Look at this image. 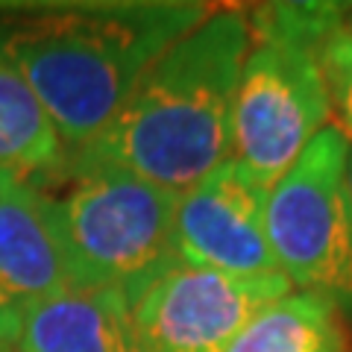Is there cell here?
<instances>
[{"label": "cell", "mask_w": 352, "mask_h": 352, "mask_svg": "<svg viewBox=\"0 0 352 352\" xmlns=\"http://www.w3.org/2000/svg\"><path fill=\"white\" fill-rule=\"evenodd\" d=\"M349 141L329 124L267 194V241L282 276L352 323Z\"/></svg>", "instance_id": "4"}, {"label": "cell", "mask_w": 352, "mask_h": 352, "mask_svg": "<svg viewBox=\"0 0 352 352\" xmlns=\"http://www.w3.org/2000/svg\"><path fill=\"white\" fill-rule=\"evenodd\" d=\"M71 188L50 197L76 291H118L132 305L176 264L179 194L124 170L62 176Z\"/></svg>", "instance_id": "3"}, {"label": "cell", "mask_w": 352, "mask_h": 352, "mask_svg": "<svg viewBox=\"0 0 352 352\" xmlns=\"http://www.w3.org/2000/svg\"><path fill=\"white\" fill-rule=\"evenodd\" d=\"M223 352H352V329L329 302L291 291L264 305Z\"/></svg>", "instance_id": "11"}, {"label": "cell", "mask_w": 352, "mask_h": 352, "mask_svg": "<svg viewBox=\"0 0 352 352\" xmlns=\"http://www.w3.org/2000/svg\"><path fill=\"white\" fill-rule=\"evenodd\" d=\"M212 12L194 0H0V59L24 76L74 153Z\"/></svg>", "instance_id": "1"}, {"label": "cell", "mask_w": 352, "mask_h": 352, "mask_svg": "<svg viewBox=\"0 0 352 352\" xmlns=\"http://www.w3.org/2000/svg\"><path fill=\"white\" fill-rule=\"evenodd\" d=\"M76 291L50 194L0 170V335L32 302Z\"/></svg>", "instance_id": "8"}, {"label": "cell", "mask_w": 352, "mask_h": 352, "mask_svg": "<svg viewBox=\"0 0 352 352\" xmlns=\"http://www.w3.org/2000/svg\"><path fill=\"white\" fill-rule=\"evenodd\" d=\"M267 188L235 159L179 194L176 258L229 276H282L267 241Z\"/></svg>", "instance_id": "7"}, {"label": "cell", "mask_w": 352, "mask_h": 352, "mask_svg": "<svg viewBox=\"0 0 352 352\" xmlns=\"http://www.w3.org/2000/svg\"><path fill=\"white\" fill-rule=\"evenodd\" d=\"M252 47L244 9H214L144 71L62 176L124 170L185 194L232 159V106Z\"/></svg>", "instance_id": "2"}, {"label": "cell", "mask_w": 352, "mask_h": 352, "mask_svg": "<svg viewBox=\"0 0 352 352\" xmlns=\"http://www.w3.org/2000/svg\"><path fill=\"white\" fill-rule=\"evenodd\" d=\"M285 276H229L176 264L132 302L144 352H223L264 305L291 294Z\"/></svg>", "instance_id": "6"}, {"label": "cell", "mask_w": 352, "mask_h": 352, "mask_svg": "<svg viewBox=\"0 0 352 352\" xmlns=\"http://www.w3.org/2000/svg\"><path fill=\"white\" fill-rule=\"evenodd\" d=\"M346 3H258L247 12L252 44H285L317 56V47L344 24Z\"/></svg>", "instance_id": "12"}, {"label": "cell", "mask_w": 352, "mask_h": 352, "mask_svg": "<svg viewBox=\"0 0 352 352\" xmlns=\"http://www.w3.org/2000/svg\"><path fill=\"white\" fill-rule=\"evenodd\" d=\"M68 150L38 97L12 65L0 59V170L32 185L62 179Z\"/></svg>", "instance_id": "10"}, {"label": "cell", "mask_w": 352, "mask_h": 352, "mask_svg": "<svg viewBox=\"0 0 352 352\" xmlns=\"http://www.w3.org/2000/svg\"><path fill=\"white\" fill-rule=\"evenodd\" d=\"M344 30L352 36V3H346V9H344Z\"/></svg>", "instance_id": "15"}, {"label": "cell", "mask_w": 352, "mask_h": 352, "mask_svg": "<svg viewBox=\"0 0 352 352\" xmlns=\"http://www.w3.org/2000/svg\"><path fill=\"white\" fill-rule=\"evenodd\" d=\"M332 106L317 56L285 44H252L232 106V153L261 188H273L329 126Z\"/></svg>", "instance_id": "5"}, {"label": "cell", "mask_w": 352, "mask_h": 352, "mask_svg": "<svg viewBox=\"0 0 352 352\" xmlns=\"http://www.w3.org/2000/svg\"><path fill=\"white\" fill-rule=\"evenodd\" d=\"M0 346L12 352H144L132 305L118 291H68L9 320Z\"/></svg>", "instance_id": "9"}, {"label": "cell", "mask_w": 352, "mask_h": 352, "mask_svg": "<svg viewBox=\"0 0 352 352\" xmlns=\"http://www.w3.org/2000/svg\"><path fill=\"white\" fill-rule=\"evenodd\" d=\"M317 65H320L329 106L338 118V129L352 144V36L340 24L320 47H317Z\"/></svg>", "instance_id": "13"}, {"label": "cell", "mask_w": 352, "mask_h": 352, "mask_svg": "<svg viewBox=\"0 0 352 352\" xmlns=\"http://www.w3.org/2000/svg\"><path fill=\"white\" fill-rule=\"evenodd\" d=\"M346 191H349V208H352V144H349V156H346Z\"/></svg>", "instance_id": "14"}, {"label": "cell", "mask_w": 352, "mask_h": 352, "mask_svg": "<svg viewBox=\"0 0 352 352\" xmlns=\"http://www.w3.org/2000/svg\"><path fill=\"white\" fill-rule=\"evenodd\" d=\"M0 352H12V349H9V346H0Z\"/></svg>", "instance_id": "16"}]
</instances>
